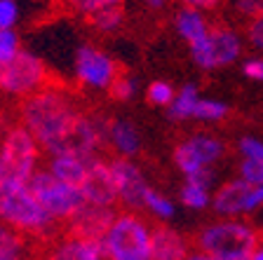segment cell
<instances>
[{
    "label": "cell",
    "mask_w": 263,
    "mask_h": 260,
    "mask_svg": "<svg viewBox=\"0 0 263 260\" xmlns=\"http://www.w3.org/2000/svg\"><path fill=\"white\" fill-rule=\"evenodd\" d=\"M33 237L10 225H0V260H31Z\"/></svg>",
    "instance_id": "obj_15"
},
{
    "label": "cell",
    "mask_w": 263,
    "mask_h": 260,
    "mask_svg": "<svg viewBox=\"0 0 263 260\" xmlns=\"http://www.w3.org/2000/svg\"><path fill=\"white\" fill-rule=\"evenodd\" d=\"M181 202L186 206H191V209H204L209 204V192L202 185H195L186 181V185L181 190Z\"/></svg>",
    "instance_id": "obj_24"
},
{
    "label": "cell",
    "mask_w": 263,
    "mask_h": 260,
    "mask_svg": "<svg viewBox=\"0 0 263 260\" xmlns=\"http://www.w3.org/2000/svg\"><path fill=\"white\" fill-rule=\"evenodd\" d=\"M122 73V68L118 66V61H113L106 52L85 45L78 49L76 56V75L80 77V82H85L87 87H97V89H110V85L115 82V77Z\"/></svg>",
    "instance_id": "obj_9"
},
{
    "label": "cell",
    "mask_w": 263,
    "mask_h": 260,
    "mask_svg": "<svg viewBox=\"0 0 263 260\" xmlns=\"http://www.w3.org/2000/svg\"><path fill=\"white\" fill-rule=\"evenodd\" d=\"M101 246L106 260H151V230L137 213H118Z\"/></svg>",
    "instance_id": "obj_6"
},
{
    "label": "cell",
    "mask_w": 263,
    "mask_h": 260,
    "mask_svg": "<svg viewBox=\"0 0 263 260\" xmlns=\"http://www.w3.org/2000/svg\"><path fill=\"white\" fill-rule=\"evenodd\" d=\"M61 3H66V5H73V7H80L82 0H61Z\"/></svg>",
    "instance_id": "obj_39"
},
{
    "label": "cell",
    "mask_w": 263,
    "mask_h": 260,
    "mask_svg": "<svg viewBox=\"0 0 263 260\" xmlns=\"http://www.w3.org/2000/svg\"><path fill=\"white\" fill-rule=\"evenodd\" d=\"M174 24H176L179 35L183 40H188V45L209 33V24H207V19H204V14L200 10H191V7H181V10L176 12Z\"/></svg>",
    "instance_id": "obj_17"
},
{
    "label": "cell",
    "mask_w": 263,
    "mask_h": 260,
    "mask_svg": "<svg viewBox=\"0 0 263 260\" xmlns=\"http://www.w3.org/2000/svg\"><path fill=\"white\" fill-rule=\"evenodd\" d=\"M193 244L214 260H252L263 242L261 232L252 225L240 221H223L202 228L195 234Z\"/></svg>",
    "instance_id": "obj_3"
},
{
    "label": "cell",
    "mask_w": 263,
    "mask_h": 260,
    "mask_svg": "<svg viewBox=\"0 0 263 260\" xmlns=\"http://www.w3.org/2000/svg\"><path fill=\"white\" fill-rule=\"evenodd\" d=\"M85 204L94 206H113L118 202V185H115L113 169L104 159L92 157L87 164V176L80 185Z\"/></svg>",
    "instance_id": "obj_12"
},
{
    "label": "cell",
    "mask_w": 263,
    "mask_h": 260,
    "mask_svg": "<svg viewBox=\"0 0 263 260\" xmlns=\"http://www.w3.org/2000/svg\"><path fill=\"white\" fill-rule=\"evenodd\" d=\"M214 209L221 216H237L263 204V185H249L242 178L228 181L214 195Z\"/></svg>",
    "instance_id": "obj_11"
},
{
    "label": "cell",
    "mask_w": 263,
    "mask_h": 260,
    "mask_svg": "<svg viewBox=\"0 0 263 260\" xmlns=\"http://www.w3.org/2000/svg\"><path fill=\"white\" fill-rule=\"evenodd\" d=\"M188 146L193 148V152H195L197 159H200L204 167L216 162V159L221 157V152H223V146H221L216 138H212V136H193V138H188Z\"/></svg>",
    "instance_id": "obj_20"
},
{
    "label": "cell",
    "mask_w": 263,
    "mask_h": 260,
    "mask_svg": "<svg viewBox=\"0 0 263 260\" xmlns=\"http://www.w3.org/2000/svg\"><path fill=\"white\" fill-rule=\"evenodd\" d=\"M0 221L31 237H52L64 232V223H57L45 211L28 185L0 188Z\"/></svg>",
    "instance_id": "obj_2"
},
{
    "label": "cell",
    "mask_w": 263,
    "mask_h": 260,
    "mask_svg": "<svg viewBox=\"0 0 263 260\" xmlns=\"http://www.w3.org/2000/svg\"><path fill=\"white\" fill-rule=\"evenodd\" d=\"M19 117L40 148L54 152L57 146L64 141V136L82 117V113L71 101V94L59 87L24 98L19 103Z\"/></svg>",
    "instance_id": "obj_1"
},
{
    "label": "cell",
    "mask_w": 263,
    "mask_h": 260,
    "mask_svg": "<svg viewBox=\"0 0 263 260\" xmlns=\"http://www.w3.org/2000/svg\"><path fill=\"white\" fill-rule=\"evenodd\" d=\"M122 3L125 0H82L80 7L78 10L82 12V14H94V12L99 10H108V7H122Z\"/></svg>",
    "instance_id": "obj_31"
},
{
    "label": "cell",
    "mask_w": 263,
    "mask_h": 260,
    "mask_svg": "<svg viewBox=\"0 0 263 260\" xmlns=\"http://www.w3.org/2000/svg\"><path fill=\"white\" fill-rule=\"evenodd\" d=\"M134 87H137V85H134V80H132L125 71H122L120 75L115 77L113 85H110L108 94L113 98H118V101H127V98H132V94H134Z\"/></svg>",
    "instance_id": "obj_27"
},
{
    "label": "cell",
    "mask_w": 263,
    "mask_h": 260,
    "mask_svg": "<svg viewBox=\"0 0 263 260\" xmlns=\"http://www.w3.org/2000/svg\"><path fill=\"white\" fill-rule=\"evenodd\" d=\"M242 43L233 28L216 26L209 28L207 35L197 38L195 43H191V54L195 59V64L204 71L219 68V66H228L240 56Z\"/></svg>",
    "instance_id": "obj_8"
},
{
    "label": "cell",
    "mask_w": 263,
    "mask_h": 260,
    "mask_svg": "<svg viewBox=\"0 0 263 260\" xmlns=\"http://www.w3.org/2000/svg\"><path fill=\"white\" fill-rule=\"evenodd\" d=\"M228 115V106L221 101H212V98H200L193 117L195 119H207V122H216V119H223Z\"/></svg>",
    "instance_id": "obj_22"
},
{
    "label": "cell",
    "mask_w": 263,
    "mask_h": 260,
    "mask_svg": "<svg viewBox=\"0 0 263 260\" xmlns=\"http://www.w3.org/2000/svg\"><path fill=\"white\" fill-rule=\"evenodd\" d=\"M28 188H31L33 195L38 197L40 204L45 206V211L54 218L57 223L71 221L80 211V206L85 204V197H82L80 188L61 183L49 171H35Z\"/></svg>",
    "instance_id": "obj_7"
},
{
    "label": "cell",
    "mask_w": 263,
    "mask_h": 260,
    "mask_svg": "<svg viewBox=\"0 0 263 260\" xmlns=\"http://www.w3.org/2000/svg\"><path fill=\"white\" fill-rule=\"evenodd\" d=\"M252 260H263V246H258V249H256V253L252 255Z\"/></svg>",
    "instance_id": "obj_38"
},
{
    "label": "cell",
    "mask_w": 263,
    "mask_h": 260,
    "mask_svg": "<svg viewBox=\"0 0 263 260\" xmlns=\"http://www.w3.org/2000/svg\"><path fill=\"white\" fill-rule=\"evenodd\" d=\"M110 143L115 146V150L122 152L125 157L129 155H137L139 152V134L137 129L127 122H120V119H110Z\"/></svg>",
    "instance_id": "obj_18"
},
{
    "label": "cell",
    "mask_w": 263,
    "mask_h": 260,
    "mask_svg": "<svg viewBox=\"0 0 263 260\" xmlns=\"http://www.w3.org/2000/svg\"><path fill=\"white\" fill-rule=\"evenodd\" d=\"M261 3H263V0H261Z\"/></svg>",
    "instance_id": "obj_40"
},
{
    "label": "cell",
    "mask_w": 263,
    "mask_h": 260,
    "mask_svg": "<svg viewBox=\"0 0 263 260\" xmlns=\"http://www.w3.org/2000/svg\"><path fill=\"white\" fill-rule=\"evenodd\" d=\"M143 206H146V209H151V211H153L158 218H162V221H167V218L174 216V204H172L167 197L158 195V192H155V190H151V188L146 190Z\"/></svg>",
    "instance_id": "obj_23"
},
{
    "label": "cell",
    "mask_w": 263,
    "mask_h": 260,
    "mask_svg": "<svg viewBox=\"0 0 263 260\" xmlns=\"http://www.w3.org/2000/svg\"><path fill=\"white\" fill-rule=\"evenodd\" d=\"M19 52H22V47H19L16 33L14 31H0V64L12 61Z\"/></svg>",
    "instance_id": "obj_26"
},
{
    "label": "cell",
    "mask_w": 263,
    "mask_h": 260,
    "mask_svg": "<svg viewBox=\"0 0 263 260\" xmlns=\"http://www.w3.org/2000/svg\"><path fill=\"white\" fill-rule=\"evenodd\" d=\"M148 98L153 106H172V101L176 98L174 89H172L170 82H153V85L148 87Z\"/></svg>",
    "instance_id": "obj_25"
},
{
    "label": "cell",
    "mask_w": 263,
    "mask_h": 260,
    "mask_svg": "<svg viewBox=\"0 0 263 260\" xmlns=\"http://www.w3.org/2000/svg\"><path fill=\"white\" fill-rule=\"evenodd\" d=\"M240 178L249 185H263V162H258V159H245L240 164Z\"/></svg>",
    "instance_id": "obj_28"
},
{
    "label": "cell",
    "mask_w": 263,
    "mask_h": 260,
    "mask_svg": "<svg viewBox=\"0 0 263 260\" xmlns=\"http://www.w3.org/2000/svg\"><path fill=\"white\" fill-rule=\"evenodd\" d=\"M38 143L26 127H12L0 146V188L28 185L35 176Z\"/></svg>",
    "instance_id": "obj_5"
},
{
    "label": "cell",
    "mask_w": 263,
    "mask_h": 260,
    "mask_svg": "<svg viewBox=\"0 0 263 260\" xmlns=\"http://www.w3.org/2000/svg\"><path fill=\"white\" fill-rule=\"evenodd\" d=\"M59 87L64 85L47 71L43 59H38L26 49H22L7 64H0V92L10 94V96L28 98L45 89H59Z\"/></svg>",
    "instance_id": "obj_4"
},
{
    "label": "cell",
    "mask_w": 263,
    "mask_h": 260,
    "mask_svg": "<svg viewBox=\"0 0 263 260\" xmlns=\"http://www.w3.org/2000/svg\"><path fill=\"white\" fill-rule=\"evenodd\" d=\"M237 12H242L249 19H256V16H263V3L261 0H235Z\"/></svg>",
    "instance_id": "obj_33"
},
{
    "label": "cell",
    "mask_w": 263,
    "mask_h": 260,
    "mask_svg": "<svg viewBox=\"0 0 263 260\" xmlns=\"http://www.w3.org/2000/svg\"><path fill=\"white\" fill-rule=\"evenodd\" d=\"M197 103H200V98H197V87L195 85H186L179 94H176L174 101H172L170 117L172 119H188V117H193V113H195V108H197Z\"/></svg>",
    "instance_id": "obj_19"
},
{
    "label": "cell",
    "mask_w": 263,
    "mask_h": 260,
    "mask_svg": "<svg viewBox=\"0 0 263 260\" xmlns=\"http://www.w3.org/2000/svg\"><path fill=\"white\" fill-rule=\"evenodd\" d=\"M191 244L176 230L158 225L151 230V260H186Z\"/></svg>",
    "instance_id": "obj_14"
},
{
    "label": "cell",
    "mask_w": 263,
    "mask_h": 260,
    "mask_svg": "<svg viewBox=\"0 0 263 260\" xmlns=\"http://www.w3.org/2000/svg\"><path fill=\"white\" fill-rule=\"evenodd\" d=\"M118 218V211L113 206H94V204H82L80 211L64 223V232L71 237L89 239V242H101L110 225Z\"/></svg>",
    "instance_id": "obj_10"
},
{
    "label": "cell",
    "mask_w": 263,
    "mask_h": 260,
    "mask_svg": "<svg viewBox=\"0 0 263 260\" xmlns=\"http://www.w3.org/2000/svg\"><path fill=\"white\" fill-rule=\"evenodd\" d=\"M183 7H191V10H200V12H207L214 10V7L221 5V0H179Z\"/></svg>",
    "instance_id": "obj_35"
},
{
    "label": "cell",
    "mask_w": 263,
    "mask_h": 260,
    "mask_svg": "<svg viewBox=\"0 0 263 260\" xmlns=\"http://www.w3.org/2000/svg\"><path fill=\"white\" fill-rule=\"evenodd\" d=\"M247 38H249V43H252L258 52H263V16H256V19L249 22V26H247Z\"/></svg>",
    "instance_id": "obj_32"
},
{
    "label": "cell",
    "mask_w": 263,
    "mask_h": 260,
    "mask_svg": "<svg viewBox=\"0 0 263 260\" xmlns=\"http://www.w3.org/2000/svg\"><path fill=\"white\" fill-rule=\"evenodd\" d=\"M186 260H214V258L207 253H202V251H193V253H188Z\"/></svg>",
    "instance_id": "obj_37"
},
{
    "label": "cell",
    "mask_w": 263,
    "mask_h": 260,
    "mask_svg": "<svg viewBox=\"0 0 263 260\" xmlns=\"http://www.w3.org/2000/svg\"><path fill=\"white\" fill-rule=\"evenodd\" d=\"M240 150L245 155V159H258V162H263V143L258 138H252V136L242 138Z\"/></svg>",
    "instance_id": "obj_30"
},
{
    "label": "cell",
    "mask_w": 263,
    "mask_h": 260,
    "mask_svg": "<svg viewBox=\"0 0 263 260\" xmlns=\"http://www.w3.org/2000/svg\"><path fill=\"white\" fill-rule=\"evenodd\" d=\"M242 73L252 80L263 82V59H247L245 66H242Z\"/></svg>",
    "instance_id": "obj_34"
},
{
    "label": "cell",
    "mask_w": 263,
    "mask_h": 260,
    "mask_svg": "<svg viewBox=\"0 0 263 260\" xmlns=\"http://www.w3.org/2000/svg\"><path fill=\"white\" fill-rule=\"evenodd\" d=\"M89 159L73 157V155H57V157L49 162V173H52L54 178H59L61 183L73 185V188H80L82 181H85V176H87Z\"/></svg>",
    "instance_id": "obj_16"
},
{
    "label": "cell",
    "mask_w": 263,
    "mask_h": 260,
    "mask_svg": "<svg viewBox=\"0 0 263 260\" xmlns=\"http://www.w3.org/2000/svg\"><path fill=\"white\" fill-rule=\"evenodd\" d=\"M87 22L92 24L97 31L101 33H110V31H118L125 22V10L122 7H108V10H99L94 14L87 16Z\"/></svg>",
    "instance_id": "obj_21"
},
{
    "label": "cell",
    "mask_w": 263,
    "mask_h": 260,
    "mask_svg": "<svg viewBox=\"0 0 263 260\" xmlns=\"http://www.w3.org/2000/svg\"><path fill=\"white\" fill-rule=\"evenodd\" d=\"M110 169L115 176V185H118V199L127 206V209H141L143 197H146V181H143L141 171H139L129 159L115 157L110 159Z\"/></svg>",
    "instance_id": "obj_13"
},
{
    "label": "cell",
    "mask_w": 263,
    "mask_h": 260,
    "mask_svg": "<svg viewBox=\"0 0 263 260\" xmlns=\"http://www.w3.org/2000/svg\"><path fill=\"white\" fill-rule=\"evenodd\" d=\"M167 3H170V0H143V5L151 7V10H162Z\"/></svg>",
    "instance_id": "obj_36"
},
{
    "label": "cell",
    "mask_w": 263,
    "mask_h": 260,
    "mask_svg": "<svg viewBox=\"0 0 263 260\" xmlns=\"http://www.w3.org/2000/svg\"><path fill=\"white\" fill-rule=\"evenodd\" d=\"M19 19V5L14 0H0V31H12Z\"/></svg>",
    "instance_id": "obj_29"
}]
</instances>
